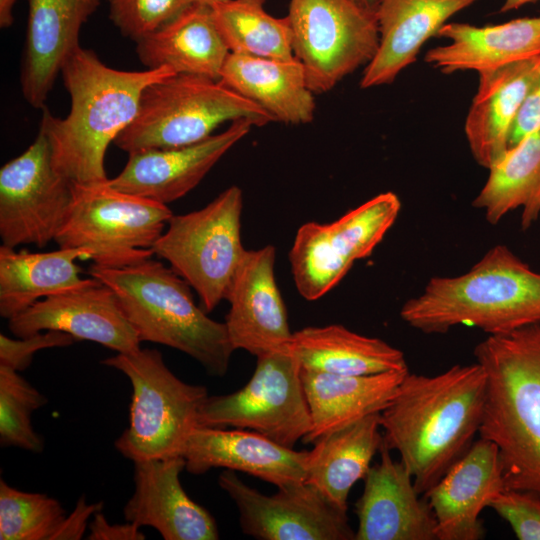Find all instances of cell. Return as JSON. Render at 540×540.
<instances>
[{
    "label": "cell",
    "instance_id": "43",
    "mask_svg": "<svg viewBox=\"0 0 540 540\" xmlns=\"http://www.w3.org/2000/svg\"><path fill=\"white\" fill-rule=\"evenodd\" d=\"M538 0H504L501 7V12H508L511 10L518 9L526 4L533 3Z\"/></svg>",
    "mask_w": 540,
    "mask_h": 540
},
{
    "label": "cell",
    "instance_id": "19",
    "mask_svg": "<svg viewBox=\"0 0 540 540\" xmlns=\"http://www.w3.org/2000/svg\"><path fill=\"white\" fill-rule=\"evenodd\" d=\"M505 484L497 446L479 438L423 496L436 519L437 540H480L481 512Z\"/></svg>",
    "mask_w": 540,
    "mask_h": 540
},
{
    "label": "cell",
    "instance_id": "26",
    "mask_svg": "<svg viewBox=\"0 0 540 540\" xmlns=\"http://www.w3.org/2000/svg\"><path fill=\"white\" fill-rule=\"evenodd\" d=\"M136 44L138 58L147 69L168 67L176 74L217 81L230 54L211 7L199 2Z\"/></svg>",
    "mask_w": 540,
    "mask_h": 540
},
{
    "label": "cell",
    "instance_id": "44",
    "mask_svg": "<svg viewBox=\"0 0 540 540\" xmlns=\"http://www.w3.org/2000/svg\"><path fill=\"white\" fill-rule=\"evenodd\" d=\"M352 1L362 8L375 12L381 0H352Z\"/></svg>",
    "mask_w": 540,
    "mask_h": 540
},
{
    "label": "cell",
    "instance_id": "41",
    "mask_svg": "<svg viewBox=\"0 0 540 540\" xmlns=\"http://www.w3.org/2000/svg\"><path fill=\"white\" fill-rule=\"evenodd\" d=\"M102 503L87 504L84 496L79 498L73 512L65 518L60 529L55 534L56 539H80L87 526L88 519L101 511Z\"/></svg>",
    "mask_w": 540,
    "mask_h": 540
},
{
    "label": "cell",
    "instance_id": "33",
    "mask_svg": "<svg viewBox=\"0 0 540 540\" xmlns=\"http://www.w3.org/2000/svg\"><path fill=\"white\" fill-rule=\"evenodd\" d=\"M210 7L230 53L280 60L294 58L287 16L274 17L264 10L263 5L242 0Z\"/></svg>",
    "mask_w": 540,
    "mask_h": 540
},
{
    "label": "cell",
    "instance_id": "29",
    "mask_svg": "<svg viewBox=\"0 0 540 540\" xmlns=\"http://www.w3.org/2000/svg\"><path fill=\"white\" fill-rule=\"evenodd\" d=\"M90 259L84 248H59L35 253L0 246V315L11 319L41 298L90 284L82 278L77 259Z\"/></svg>",
    "mask_w": 540,
    "mask_h": 540
},
{
    "label": "cell",
    "instance_id": "20",
    "mask_svg": "<svg viewBox=\"0 0 540 540\" xmlns=\"http://www.w3.org/2000/svg\"><path fill=\"white\" fill-rule=\"evenodd\" d=\"M183 456L134 462L133 495L123 508L126 521L157 530L165 540H216L214 517L185 492Z\"/></svg>",
    "mask_w": 540,
    "mask_h": 540
},
{
    "label": "cell",
    "instance_id": "8",
    "mask_svg": "<svg viewBox=\"0 0 540 540\" xmlns=\"http://www.w3.org/2000/svg\"><path fill=\"white\" fill-rule=\"evenodd\" d=\"M173 216L166 204L105 183H73L72 201L55 242L89 250L94 264L120 267L151 258Z\"/></svg>",
    "mask_w": 540,
    "mask_h": 540
},
{
    "label": "cell",
    "instance_id": "3",
    "mask_svg": "<svg viewBox=\"0 0 540 540\" xmlns=\"http://www.w3.org/2000/svg\"><path fill=\"white\" fill-rule=\"evenodd\" d=\"M474 356L487 377L479 436L498 448L505 489L540 496V324L488 335Z\"/></svg>",
    "mask_w": 540,
    "mask_h": 540
},
{
    "label": "cell",
    "instance_id": "46",
    "mask_svg": "<svg viewBox=\"0 0 540 540\" xmlns=\"http://www.w3.org/2000/svg\"><path fill=\"white\" fill-rule=\"evenodd\" d=\"M539 201H540V197H539Z\"/></svg>",
    "mask_w": 540,
    "mask_h": 540
},
{
    "label": "cell",
    "instance_id": "10",
    "mask_svg": "<svg viewBox=\"0 0 540 540\" xmlns=\"http://www.w3.org/2000/svg\"><path fill=\"white\" fill-rule=\"evenodd\" d=\"M301 370L290 345L258 356L245 386L230 394L207 396L199 409L198 426L248 429L293 448L312 429Z\"/></svg>",
    "mask_w": 540,
    "mask_h": 540
},
{
    "label": "cell",
    "instance_id": "23",
    "mask_svg": "<svg viewBox=\"0 0 540 540\" xmlns=\"http://www.w3.org/2000/svg\"><path fill=\"white\" fill-rule=\"evenodd\" d=\"M478 0H381L375 11L379 44L365 66L363 89L392 83L416 61L422 46L447 21Z\"/></svg>",
    "mask_w": 540,
    "mask_h": 540
},
{
    "label": "cell",
    "instance_id": "1",
    "mask_svg": "<svg viewBox=\"0 0 540 540\" xmlns=\"http://www.w3.org/2000/svg\"><path fill=\"white\" fill-rule=\"evenodd\" d=\"M487 377L475 362L436 375L408 372L380 412L383 441L400 455L420 495L470 448L483 420Z\"/></svg>",
    "mask_w": 540,
    "mask_h": 540
},
{
    "label": "cell",
    "instance_id": "17",
    "mask_svg": "<svg viewBox=\"0 0 540 540\" xmlns=\"http://www.w3.org/2000/svg\"><path fill=\"white\" fill-rule=\"evenodd\" d=\"M275 248L246 250L226 300L225 325L234 348L256 357L286 348L293 333L274 275Z\"/></svg>",
    "mask_w": 540,
    "mask_h": 540
},
{
    "label": "cell",
    "instance_id": "35",
    "mask_svg": "<svg viewBox=\"0 0 540 540\" xmlns=\"http://www.w3.org/2000/svg\"><path fill=\"white\" fill-rule=\"evenodd\" d=\"M47 401L18 371L0 365L1 446L42 452L44 441L33 429L31 415Z\"/></svg>",
    "mask_w": 540,
    "mask_h": 540
},
{
    "label": "cell",
    "instance_id": "38",
    "mask_svg": "<svg viewBox=\"0 0 540 540\" xmlns=\"http://www.w3.org/2000/svg\"><path fill=\"white\" fill-rule=\"evenodd\" d=\"M76 339L64 332L48 330L31 336L11 339L0 335V365L10 367L18 372L25 370L31 363L34 354L42 349L71 345Z\"/></svg>",
    "mask_w": 540,
    "mask_h": 540
},
{
    "label": "cell",
    "instance_id": "27",
    "mask_svg": "<svg viewBox=\"0 0 540 540\" xmlns=\"http://www.w3.org/2000/svg\"><path fill=\"white\" fill-rule=\"evenodd\" d=\"M409 369L366 376H343L302 368L301 378L312 429L303 440L319 438L368 415L380 413L396 396Z\"/></svg>",
    "mask_w": 540,
    "mask_h": 540
},
{
    "label": "cell",
    "instance_id": "16",
    "mask_svg": "<svg viewBox=\"0 0 540 540\" xmlns=\"http://www.w3.org/2000/svg\"><path fill=\"white\" fill-rule=\"evenodd\" d=\"M253 126L249 120H235L225 131L195 144L129 153L123 170L107 184L167 205L195 188Z\"/></svg>",
    "mask_w": 540,
    "mask_h": 540
},
{
    "label": "cell",
    "instance_id": "36",
    "mask_svg": "<svg viewBox=\"0 0 540 540\" xmlns=\"http://www.w3.org/2000/svg\"><path fill=\"white\" fill-rule=\"evenodd\" d=\"M195 0H108L109 17L121 34L135 42L157 31Z\"/></svg>",
    "mask_w": 540,
    "mask_h": 540
},
{
    "label": "cell",
    "instance_id": "42",
    "mask_svg": "<svg viewBox=\"0 0 540 540\" xmlns=\"http://www.w3.org/2000/svg\"><path fill=\"white\" fill-rule=\"evenodd\" d=\"M17 0H0V27L6 29L13 24V8Z\"/></svg>",
    "mask_w": 540,
    "mask_h": 540
},
{
    "label": "cell",
    "instance_id": "7",
    "mask_svg": "<svg viewBox=\"0 0 540 540\" xmlns=\"http://www.w3.org/2000/svg\"><path fill=\"white\" fill-rule=\"evenodd\" d=\"M101 363L121 371L132 386L129 424L116 449L133 462L182 456L207 388L179 379L156 349L117 353Z\"/></svg>",
    "mask_w": 540,
    "mask_h": 540
},
{
    "label": "cell",
    "instance_id": "21",
    "mask_svg": "<svg viewBox=\"0 0 540 540\" xmlns=\"http://www.w3.org/2000/svg\"><path fill=\"white\" fill-rule=\"evenodd\" d=\"M195 475L212 468L243 472L277 488L306 481L308 451H296L248 429L197 426L183 455Z\"/></svg>",
    "mask_w": 540,
    "mask_h": 540
},
{
    "label": "cell",
    "instance_id": "12",
    "mask_svg": "<svg viewBox=\"0 0 540 540\" xmlns=\"http://www.w3.org/2000/svg\"><path fill=\"white\" fill-rule=\"evenodd\" d=\"M400 209V199L388 191L333 222L303 224L289 253L300 295L316 300L334 288L356 260L371 255L395 223Z\"/></svg>",
    "mask_w": 540,
    "mask_h": 540
},
{
    "label": "cell",
    "instance_id": "25",
    "mask_svg": "<svg viewBox=\"0 0 540 540\" xmlns=\"http://www.w3.org/2000/svg\"><path fill=\"white\" fill-rule=\"evenodd\" d=\"M437 36L449 43L428 50L427 63L444 74H480L539 56L540 14L489 26L447 22Z\"/></svg>",
    "mask_w": 540,
    "mask_h": 540
},
{
    "label": "cell",
    "instance_id": "13",
    "mask_svg": "<svg viewBox=\"0 0 540 540\" xmlns=\"http://www.w3.org/2000/svg\"><path fill=\"white\" fill-rule=\"evenodd\" d=\"M73 182L52 163L46 134L0 170V237L2 245L46 246L54 241L69 210Z\"/></svg>",
    "mask_w": 540,
    "mask_h": 540
},
{
    "label": "cell",
    "instance_id": "31",
    "mask_svg": "<svg viewBox=\"0 0 540 540\" xmlns=\"http://www.w3.org/2000/svg\"><path fill=\"white\" fill-rule=\"evenodd\" d=\"M380 429L375 413L319 438L308 451L306 482L347 510L352 487L365 478L383 443Z\"/></svg>",
    "mask_w": 540,
    "mask_h": 540
},
{
    "label": "cell",
    "instance_id": "45",
    "mask_svg": "<svg viewBox=\"0 0 540 540\" xmlns=\"http://www.w3.org/2000/svg\"><path fill=\"white\" fill-rule=\"evenodd\" d=\"M227 1H232V0H195V2L203 3V4H206L208 6H211V5H214V4H217V3L227 2ZM242 1L257 3V4H261V5H263L264 2H265V0H242Z\"/></svg>",
    "mask_w": 540,
    "mask_h": 540
},
{
    "label": "cell",
    "instance_id": "2",
    "mask_svg": "<svg viewBox=\"0 0 540 540\" xmlns=\"http://www.w3.org/2000/svg\"><path fill=\"white\" fill-rule=\"evenodd\" d=\"M176 74L168 67L124 71L105 65L92 50L79 46L61 69L71 98L65 118L44 107L40 129L46 134L55 169L77 184L109 179L106 151L134 119L143 90Z\"/></svg>",
    "mask_w": 540,
    "mask_h": 540
},
{
    "label": "cell",
    "instance_id": "18",
    "mask_svg": "<svg viewBox=\"0 0 540 540\" xmlns=\"http://www.w3.org/2000/svg\"><path fill=\"white\" fill-rule=\"evenodd\" d=\"M382 443L380 460L371 466L355 503L358 527L354 540H437L436 519L413 478Z\"/></svg>",
    "mask_w": 540,
    "mask_h": 540
},
{
    "label": "cell",
    "instance_id": "22",
    "mask_svg": "<svg viewBox=\"0 0 540 540\" xmlns=\"http://www.w3.org/2000/svg\"><path fill=\"white\" fill-rule=\"evenodd\" d=\"M21 90L36 109L45 101L66 59L80 46L83 24L100 0H28Z\"/></svg>",
    "mask_w": 540,
    "mask_h": 540
},
{
    "label": "cell",
    "instance_id": "14",
    "mask_svg": "<svg viewBox=\"0 0 540 540\" xmlns=\"http://www.w3.org/2000/svg\"><path fill=\"white\" fill-rule=\"evenodd\" d=\"M218 484L234 501L246 535L260 540L355 539L347 510L306 481L266 495L227 469L219 475Z\"/></svg>",
    "mask_w": 540,
    "mask_h": 540
},
{
    "label": "cell",
    "instance_id": "15",
    "mask_svg": "<svg viewBox=\"0 0 540 540\" xmlns=\"http://www.w3.org/2000/svg\"><path fill=\"white\" fill-rule=\"evenodd\" d=\"M9 330L19 338L61 331L117 353L136 351L141 343L114 292L95 278L88 285L39 300L9 319Z\"/></svg>",
    "mask_w": 540,
    "mask_h": 540
},
{
    "label": "cell",
    "instance_id": "28",
    "mask_svg": "<svg viewBox=\"0 0 540 540\" xmlns=\"http://www.w3.org/2000/svg\"><path fill=\"white\" fill-rule=\"evenodd\" d=\"M219 81L259 105L274 121L299 125L310 123L315 114L301 62L230 53Z\"/></svg>",
    "mask_w": 540,
    "mask_h": 540
},
{
    "label": "cell",
    "instance_id": "6",
    "mask_svg": "<svg viewBox=\"0 0 540 540\" xmlns=\"http://www.w3.org/2000/svg\"><path fill=\"white\" fill-rule=\"evenodd\" d=\"M246 119L263 126L274 119L259 105L220 81L172 74L148 85L137 113L114 144L128 154L200 142L222 123Z\"/></svg>",
    "mask_w": 540,
    "mask_h": 540
},
{
    "label": "cell",
    "instance_id": "24",
    "mask_svg": "<svg viewBox=\"0 0 540 540\" xmlns=\"http://www.w3.org/2000/svg\"><path fill=\"white\" fill-rule=\"evenodd\" d=\"M478 75L464 130L473 158L488 169L509 148L519 111L540 76V55Z\"/></svg>",
    "mask_w": 540,
    "mask_h": 540
},
{
    "label": "cell",
    "instance_id": "34",
    "mask_svg": "<svg viewBox=\"0 0 540 540\" xmlns=\"http://www.w3.org/2000/svg\"><path fill=\"white\" fill-rule=\"evenodd\" d=\"M66 518L61 503L0 481V539L53 540Z\"/></svg>",
    "mask_w": 540,
    "mask_h": 540
},
{
    "label": "cell",
    "instance_id": "40",
    "mask_svg": "<svg viewBox=\"0 0 540 540\" xmlns=\"http://www.w3.org/2000/svg\"><path fill=\"white\" fill-rule=\"evenodd\" d=\"M145 534L141 527L132 522L125 524H110L101 511L97 512L89 524L90 540H144Z\"/></svg>",
    "mask_w": 540,
    "mask_h": 540
},
{
    "label": "cell",
    "instance_id": "37",
    "mask_svg": "<svg viewBox=\"0 0 540 540\" xmlns=\"http://www.w3.org/2000/svg\"><path fill=\"white\" fill-rule=\"evenodd\" d=\"M519 540H540V496L531 491L505 489L489 504Z\"/></svg>",
    "mask_w": 540,
    "mask_h": 540
},
{
    "label": "cell",
    "instance_id": "9",
    "mask_svg": "<svg viewBox=\"0 0 540 540\" xmlns=\"http://www.w3.org/2000/svg\"><path fill=\"white\" fill-rule=\"evenodd\" d=\"M243 194L230 186L205 207L170 218L153 252L196 291L202 309L226 299L245 255L241 242Z\"/></svg>",
    "mask_w": 540,
    "mask_h": 540
},
{
    "label": "cell",
    "instance_id": "30",
    "mask_svg": "<svg viewBox=\"0 0 540 540\" xmlns=\"http://www.w3.org/2000/svg\"><path fill=\"white\" fill-rule=\"evenodd\" d=\"M290 347L302 368L311 371L366 376L408 369L401 350L343 325L305 327L293 333Z\"/></svg>",
    "mask_w": 540,
    "mask_h": 540
},
{
    "label": "cell",
    "instance_id": "11",
    "mask_svg": "<svg viewBox=\"0 0 540 540\" xmlns=\"http://www.w3.org/2000/svg\"><path fill=\"white\" fill-rule=\"evenodd\" d=\"M287 18L294 57L314 94L334 88L377 51L376 14L352 0H290Z\"/></svg>",
    "mask_w": 540,
    "mask_h": 540
},
{
    "label": "cell",
    "instance_id": "32",
    "mask_svg": "<svg viewBox=\"0 0 540 540\" xmlns=\"http://www.w3.org/2000/svg\"><path fill=\"white\" fill-rule=\"evenodd\" d=\"M488 170L473 207L492 225L522 207V229H528L540 214V129L510 146Z\"/></svg>",
    "mask_w": 540,
    "mask_h": 540
},
{
    "label": "cell",
    "instance_id": "5",
    "mask_svg": "<svg viewBox=\"0 0 540 540\" xmlns=\"http://www.w3.org/2000/svg\"><path fill=\"white\" fill-rule=\"evenodd\" d=\"M88 274L114 292L141 342L179 350L211 376L227 373L234 348L225 323L196 305L192 287L171 267L148 258L120 267L93 263Z\"/></svg>",
    "mask_w": 540,
    "mask_h": 540
},
{
    "label": "cell",
    "instance_id": "4",
    "mask_svg": "<svg viewBox=\"0 0 540 540\" xmlns=\"http://www.w3.org/2000/svg\"><path fill=\"white\" fill-rule=\"evenodd\" d=\"M400 317L425 334L464 325L497 335L540 324V272L507 246L496 245L467 272L430 278L403 304Z\"/></svg>",
    "mask_w": 540,
    "mask_h": 540
},
{
    "label": "cell",
    "instance_id": "39",
    "mask_svg": "<svg viewBox=\"0 0 540 540\" xmlns=\"http://www.w3.org/2000/svg\"><path fill=\"white\" fill-rule=\"evenodd\" d=\"M540 129V76L526 97L516 118L509 147Z\"/></svg>",
    "mask_w": 540,
    "mask_h": 540
}]
</instances>
